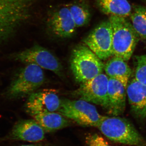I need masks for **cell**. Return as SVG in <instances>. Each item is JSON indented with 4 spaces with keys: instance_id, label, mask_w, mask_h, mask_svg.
Returning a JSON list of instances; mask_svg holds the SVG:
<instances>
[{
    "instance_id": "obj_16",
    "label": "cell",
    "mask_w": 146,
    "mask_h": 146,
    "mask_svg": "<svg viewBox=\"0 0 146 146\" xmlns=\"http://www.w3.org/2000/svg\"><path fill=\"white\" fill-rule=\"evenodd\" d=\"M32 117L43 128L45 132H54L70 125V122L67 118L58 112H43Z\"/></svg>"
},
{
    "instance_id": "obj_8",
    "label": "cell",
    "mask_w": 146,
    "mask_h": 146,
    "mask_svg": "<svg viewBox=\"0 0 146 146\" xmlns=\"http://www.w3.org/2000/svg\"><path fill=\"white\" fill-rule=\"evenodd\" d=\"M108 80L109 77L102 73L92 79L81 83L75 92V95L80 100L100 106L108 110L109 107Z\"/></svg>"
},
{
    "instance_id": "obj_11",
    "label": "cell",
    "mask_w": 146,
    "mask_h": 146,
    "mask_svg": "<svg viewBox=\"0 0 146 146\" xmlns=\"http://www.w3.org/2000/svg\"><path fill=\"white\" fill-rule=\"evenodd\" d=\"M61 104L56 90L43 89L32 93L26 104L27 112L31 116L39 113L58 111Z\"/></svg>"
},
{
    "instance_id": "obj_15",
    "label": "cell",
    "mask_w": 146,
    "mask_h": 146,
    "mask_svg": "<svg viewBox=\"0 0 146 146\" xmlns=\"http://www.w3.org/2000/svg\"><path fill=\"white\" fill-rule=\"evenodd\" d=\"M104 70L108 77L120 82L126 88L131 70L125 60L114 56L104 65Z\"/></svg>"
},
{
    "instance_id": "obj_12",
    "label": "cell",
    "mask_w": 146,
    "mask_h": 146,
    "mask_svg": "<svg viewBox=\"0 0 146 146\" xmlns=\"http://www.w3.org/2000/svg\"><path fill=\"white\" fill-rule=\"evenodd\" d=\"M47 25L53 34L60 38L70 37L77 28L67 6L54 11L48 18Z\"/></svg>"
},
{
    "instance_id": "obj_13",
    "label": "cell",
    "mask_w": 146,
    "mask_h": 146,
    "mask_svg": "<svg viewBox=\"0 0 146 146\" xmlns=\"http://www.w3.org/2000/svg\"><path fill=\"white\" fill-rule=\"evenodd\" d=\"M129 102L137 118H146V85L133 79L126 88Z\"/></svg>"
},
{
    "instance_id": "obj_3",
    "label": "cell",
    "mask_w": 146,
    "mask_h": 146,
    "mask_svg": "<svg viewBox=\"0 0 146 146\" xmlns=\"http://www.w3.org/2000/svg\"><path fill=\"white\" fill-rule=\"evenodd\" d=\"M109 20L112 29L113 55L127 61L133 54L139 36L126 18L111 16Z\"/></svg>"
},
{
    "instance_id": "obj_20",
    "label": "cell",
    "mask_w": 146,
    "mask_h": 146,
    "mask_svg": "<svg viewBox=\"0 0 146 146\" xmlns=\"http://www.w3.org/2000/svg\"><path fill=\"white\" fill-rule=\"evenodd\" d=\"M146 85V54L136 56L135 78Z\"/></svg>"
},
{
    "instance_id": "obj_4",
    "label": "cell",
    "mask_w": 146,
    "mask_h": 146,
    "mask_svg": "<svg viewBox=\"0 0 146 146\" xmlns=\"http://www.w3.org/2000/svg\"><path fill=\"white\" fill-rule=\"evenodd\" d=\"M37 0H0V42L7 39L29 16Z\"/></svg>"
},
{
    "instance_id": "obj_10",
    "label": "cell",
    "mask_w": 146,
    "mask_h": 146,
    "mask_svg": "<svg viewBox=\"0 0 146 146\" xmlns=\"http://www.w3.org/2000/svg\"><path fill=\"white\" fill-rule=\"evenodd\" d=\"M45 132L34 119L20 120L14 124L6 136L0 138V143L7 141L39 143L45 138Z\"/></svg>"
},
{
    "instance_id": "obj_17",
    "label": "cell",
    "mask_w": 146,
    "mask_h": 146,
    "mask_svg": "<svg viewBox=\"0 0 146 146\" xmlns=\"http://www.w3.org/2000/svg\"><path fill=\"white\" fill-rule=\"evenodd\" d=\"M102 12L110 16L126 18L132 11L131 5L127 0H95Z\"/></svg>"
},
{
    "instance_id": "obj_21",
    "label": "cell",
    "mask_w": 146,
    "mask_h": 146,
    "mask_svg": "<svg viewBox=\"0 0 146 146\" xmlns=\"http://www.w3.org/2000/svg\"><path fill=\"white\" fill-rule=\"evenodd\" d=\"M87 146H111L103 137L97 133L89 134L85 138Z\"/></svg>"
},
{
    "instance_id": "obj_5",
    "label": "cell",
    "mask_w": 146,
    "mask_h": 146,
    "mask_svg": "<svg viewBox=\"0 0 146 146\" xmlns=\"http://www.w3.org/2000/svg\"><path fill=\"white\" fill-rule=\"evenodd\" d=\"M58 112L84 127H98L104 116L90 103L82 100H61Z\"/></svg>"
},
{
    "instance_id": "obj_1",
    "label": "cell",
    "mask_w": 146,
    "mask_h": 146,
    "mask_svg": "<svg viewBox=\"0 0 146 146\" xmlns=\"http://www.w3.org/2000/svg\"><path fill=\"white\" fill-rule=\"evenodd\" d=\"M110 141L133 146H146V141L133 125L118 116H104L98 127Z\"/></svg>"
},
{
    "instance_id": "obj_7",
    "label": "cell",
    "mask_w": 146,
    "mask_h": 146,
    "mask_svg": "<svg viewBox=\"0 0 146 146\" xmlns=\"http://www.w3.org/2000/svg\"><path fill=\"white\" fill-rule=\"evenodd\" d=\"M86 45L101 60H106L112 52V29L109 20L102 22L83 40Z\"/></svg>"
},
{
    "instance_id": "obj_19",
    "label": "cell",
    "mask_w": 146,
    "mask_h": 146,
    "mask_svg": "<svg viewBox=\"0 0 146 146\" xmlns=\"http://www.w3.org/2000/svg\"><path fill=\"white\" fill-rule=\"evenodd\" d=\"M68 7L77 27L84 26L89 23L91 13L87 5L79 2Z\"/></svg>"
},
{
    "instance_id": "obj_2",
    "label": "cell",
    "mask_w": 146,
    "mask_h": 146,
    "mask_svg": "<svg viewBox=\"0 0 146 146\" xmlns=\"http://www.w3.org/2000/svg\"><path fill=\"white\" fill-rule=\"evenodd\" d=\"M70 64L76 80L81 83L102 74L104 68L102 60L84 44L78 45L73 50Z\"/></svg>"
},
{
    "instance_id": "obj_6",
    "label": "cell",
    "mask_w": 146,
    "mask_h": 146,
    "mask_svg": "<svg viewBox=\"0 0 146 146\" xmlns=\"http://www.w3.org/2000/svg\"><path fill=\"white\" fill-rule=\"evenodd\" d=\"M45 81L42 68L34 64H28L18 73L8 90L11 97L32 94L42 86Z\"/></svg>"
},
{
    "instance_id": "obj_18",
    "label": "cell",
    "mask_w": 146,
    "mask_h": 146,
    "mask_svg": "<svg viewBox=\"0 0 146 146\" xmlns=\"http://www.w3.org/2000/svg\"><path fill=\"white\" fill-rule=\"evenodd\" d=\"M129 17L131 23L139 37L146 39V7H135Z\"/></svg>"
},
{
    "instance_id": "obj_22",
    "label": "cell",
    "mask_w": 146,
    "mask_h": 146,
    "mask_svg": "<svg viewBox=\"0 0 146 146\" xmlns=\"http://www.w3.org/2000/svg\"><path fill=\"white\" fill-rule=\"evenodd\" d=\"M16 146H50L48 145H44V144L39 143H34L29 144H24V145H19Z\"/></svg>"
},
{
    "instance_id": "obj_14",
    "label": "cell",
    "mask_w": 146,
    "mask_h": 146,
    "mask_svg": "<svg viewBox=\"0 0 146 146\" xmlns=\"http://www.w3.org/2000/svg\"><path fill=\"white\" fill-rule=\"evenodd\" d=\"M126 93V88L122 84L117 80L109 78L108 112L110 114L118 116L123 113L125 108Z\"/></svg>"
},
{
    "instance_id": "obj_9",
    "label": "cell",
    "mask_w": 146,
    "mask_h": 146,
    "mask_svg": "<svg viewBox=\"0 0 146 146\" xmlns=\"http://www.w3.org/2000/svg\"><path fill=\"white\" fill-rule=\"evenodd\" d=\"M16 58L23 63L35 64L58 75L62 71V65L57 58L46 49L40 46H35L19 53L16 55Z\"/></svg>"
}]
</instances>
